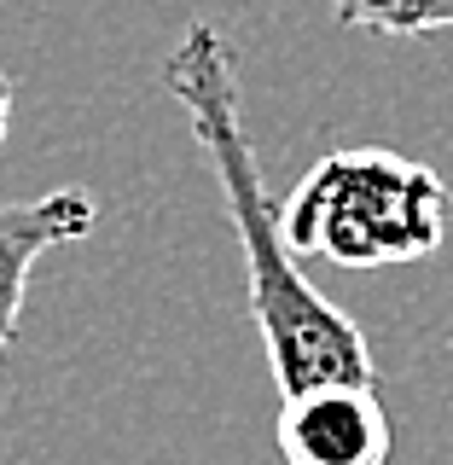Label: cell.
<instances>
[{"mask_svg":"<svg viewBox=\"0 0 453 465\" xmlns=\"http://www.w3.org/2000/svg\"><path fill=\"white\" fill-rule=\"evenodd\" d=\"M285 244L331 268H401L448 239L442 174L384 145L326 152L280 203Z\"/></svg>","mask_w":453,"mask_h":465,"instance_id":"obj_2","label":"cell"},{"mask_svg":"<svg viewBox=\"0 0 453 465\" xmlns=\"http://www.w3.org/2000/svg\"><path fill=\"white\" fill-rule=\"evenodd\" d=\"M338 24L349 29H372V35H436V29H453V0H331Z\"/></svg>","mask_w":453,"mask_h":465,"instance_id":"obj_5","label":"cell"},{"mask_svg":"<svg viewBox=\"0 0 453 465\" xmlns=\"http://www.w3.org/2000/svg\"><path fill=\"white\" fill-rule=\"evenodd\" d=\"M12 94H18V87H12V76L0 70V140H6V128H12Z\"/></svg>","mask_w":453,"mask_h":465,"instance_id":"obj_6","label":"cell"},{"mask_svg":"<svg viewBox=\"0 0 453 465\" xmlns=\"http://www.w3.org/2000/svg\"><path fill=\"white\" fill-rule=\"evenodd\" d=\"M163 87L192 123L198 152L210 157V174L222 186V203L239 227L244 251V291H251V320L268 349V367L280 378V396H302L320 384H378L372 349L360 326L349 320L326 291L302 273L297 251L285 244L280 203L261 186V163L251 128L239 111V64L215 24H192L181 47L163 64Z\"/></svg>","mask_w":453,"mask_h":465,"instance_id":"obj_1","label":"cell"},{"mask_svg":"<svg viewBox=\"0 0 453 465\" xmlns=\"http://www.w3.org/2000/svg\"><path fill=\"white\" fill-rule=\"evenodd\" d=\"M273 442L285 465H389L396 419L378 384H320L280 401Z\"/></svg>","mask_w":453,"mask_h":465,"instance_id":"obj_3","label":"cell"},{"mask_svg":"<svg viewBox=\"0 0 453 465\" xmlns=\"http://www.w3.org/2000/svg\"><path fill=\"white\" fill-rule=\"evenodd\" d=\"M99 222L94 198L82 186H58L47 198H24V203H0V355L18 343V320H24V291L35 262L53 244L87 239Z\"/></svg>","mask_w":453,"mask_h":465,"instance_id":"obj_4","label":"cell"}]
</instances>
